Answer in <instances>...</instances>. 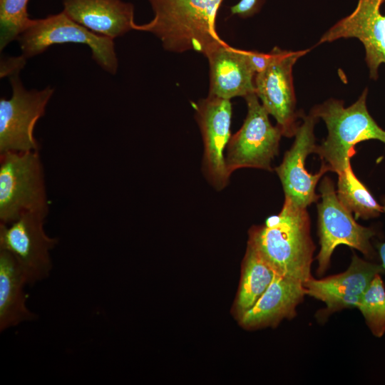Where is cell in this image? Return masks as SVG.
I'll list each match as a JSON object with an SVG mask.
<instances>
[{
	"instance_id": "cell-1",
	"label": "cell",
	"mask_w": 385,
	"mask_h": 385,
	"mask_svg": "<svg viewBox=\"0 0 385 385\" xmlns=\"http://www.w3.org/2000/svg\"><path fill=\"white\" fill-rule=\"evenodd\" d=\"M248 244L279 274L304 283L312 276L315 245L310 235L307 208L284 197L281 211L249 231Z\"/></svg>"
},
{
	"instance_id": "cell-2",
	"label": "cell",
	"mask_w": 385,
	"mask_h": 385,
	"mask_svg": "<svg viewBox=\"0 0 385 385\" xmlns=\"http://www.w3.org/2000/svg\"><path fill=\"white\" fill-rule=\"evenodd\" d=\"M154 18L135 30L158 37L171 52L195 51L204 56L222 40L216 31V16L223 0H148Z\"/></svg>"
},
{
	"instance_id": "cell-3",
	"label": "cell",
	"mask_w": 385,
	"mask_h": 385,
	"mask_svg": "<svg viewBox=\"0 0 385 385\" xmlns=\"http://www.w3.org/2000/svg\"><path fill=\"white\" fill-rule=\"evenodd\" d=\"M367 92L365 88L349 107H344L341 100L331 98L310 111L312 115L324 121L328 130L326 139L317 145L315 153L329 171L338 174L344 170L356 153L355 145L360 142L375 139L385 144V130L367 110Z\"/></svg>"
},
{
	"instance_id": "cell-4",
	"label": "cell",
	"mask_w": 385,
	"mask_h": 385,
	"mask_svg": "<svg viewBox=\"0 0 385 385\" xmlns=\"http://www.w3.org/2000/svg\"><path fill=\"white\" fill-rule=\"evenodd\" d=\"M49 212L43 165L38 151L0 153V221L10 224L24 214Z\"/></svg>"
},
{
	"instance_id": "cell-5",
	"label": "cell",
	"mask_w": 385,
	"mask_h": 385,
	"mask_svg": "<svg viewBox=\"0 0 385 385\" xmlns=\"http://www.w3.org/2000/svg\"><path fill=\"white\" fill-rule=\"evenodd\" d=\"M17 40L26 58L39 55L53 44H86L91 50L93 59L105 71L115 74L118 70L113 39L92 32L63 11L43 19H31Z\"/></svg>"
},
{
	"instance_id": "cell-6",
	"label": "cell",
	"mask_w": 385,
	"mask_h": 385,
	"mask_svg": "<svg viewBox=\"0 0 385 385\" xmlns=\"http://www.w3.org/2000/svg\"><path fill=\"white\" fill-rule=\"evenodd\" d=\"M319 192L322 201L317 205V210L320 250L317 257V273L322 275L327 271L334 250L341 245L373 257L374 250L370 240L376 235L375 230L356 222L352 213L339 201L331 178L326 176L322 179Z\"/></svg>"
},
{
	"instance_id": "cell-7",
	"label": "cell",
	"mask_w": 385,
	"mask_h": 385,
	"mask_svg": "<svg viewBox=\"0 0 385 385\" xmlns=\"http://www.w3.org/2000/svg\"><path fill=\"white\" fill-rule=\"evenodd\" d=\"M245 99L247 113L240 130L228 142L225 164L228 173L243 168L272 170V161L278 154L283 135L278 125H272L269 114L255 93Z\"/></svg>"
},
{
	"instance_id": "cell-8",
	"label": "cell",
	"mask_w": 385,
	"mask_h": 385,
	"mask_svg": "<svg viewBox=\"0 0 385 385\" xmlns=\"http://www.w3.org/2000/svg\"><path fill=\"white\" fill-rule=\"evenodd\" d=\"M9 79L11 97L0 99V153L38 151L34 126L44 115L54 88L48 86L43 90H27L19 73L10 76Z\"/></svg>"
},
{
	"instance_id": "cell-9",
	"label": "cell",
	"mask_w": 385,
	"mask_h": 385,
	"mask_svg": "<svg viewBox=\"0 0 385 385\" xmlns=\"http://www.w3.org/2000/svg\"><path fill=\"white\" fill-rule=\"evenodd\" d=\"M46 217L28 212L10 224L0 223V250L16 259L29 285L47 278L52 270L51 252L58 239L46 232Z\"/></svg>"
},
{
	"instance_id": "cell-10",
	"label": "cell",
	"mask_w": 385,
	"mask_h": 385,
	"mask_svg": "<svg viewBox=\"0 0 385 385\" xmlns=\"http://www.w3.org/2000/svg\"><path fill=\"white\" fill-rule=\"evenodd\" d=\"M309 49L292 51L274 47L267 67L255 76V93L269 115H272L282 135H294L298 127L292 68Z\"/></svg>"
},
{
	"instance_id": "cell-11",
	"label": "cell",
	"mask_w": 385,
	"mask_h": 385,
	"mask_svg": "<svg viewBox=\"0 0 385 385\" xmlns=\"http://www.w3.org/2000/svg\"><path fill=\"white\" fill-rule=\"evenodd\" d=\"M204 145L202 167L208 181L217 190L229 181L224 150L231 138L230 100L209 95L192 103Z\"/></svg>"
},
{
	"instance_id": "cell-12",
	"label": "cell",
	"mask_w": 385,
	"mask_h": 385,
	"mask_svg": "<svg viewBox=\"0 0 385 385\" xmlns=\"http://www.w3.org/2000/svg\"><path fill=\"white\" fill-rule=\"evenodd\" d=\"M302 123L294 134V143L275 170L282 183L284 197L298 207L307 208L320 197L315 189L319 179L329 169L322 164L319 170L313 174L305 168L307 156L315 153L317 147L314 129L317 118L311 113L302 115Z\"/></svg>"
},
{
	"instance_id": "cell-13",
	"label": "cell",
	"mask_w": 385,
	"mask_h": 385,
	"mask_svg": "<svg viewBox=\"0 0 385 385\" xmlns=\"http://www.w3.org/2000/svg\"><path fill=\"white\" fill-rule=\"evenodd\" d=\"M384 272L382 265L365 261L354 254L346 271L321 279L312 277L304 285L306 294L326 304V309L318 314L324 319L335 312L357 308L373 279Z\"/></svg>"
},
{
	"instance_id": "cell-14",
	"label": "cell",
	"mask_w": 385,
	"mask_h": 385,
	"mask_svg": "<svg viewBox=\"0 0 385 385\" xmlns=\"http://www.w3.org/2000/svg\"><path fill=\"white\" fill-rule=\"evenodd\" d=\"M385 0H359L355 9L327 31L318 43L339 38H356L364 45L370 78L377 79L381 64H385Z\"/></svg>"
},
{
	"instance_id": "cell-15",
	"label": "cell",
	"mask_w": 385,
	"mask_h": 385,
	"mask_svg": "<svg viewBox=\"0 0 385 385\" xmlns=\"http://www.w3.org/2000/svg\"><path fill=\"white\" fill-rule=\"evenodd\" d=\"M305 295L302 282L275 273L255 304L238 317L239 323L247 329L276 326L297 315V307Z\"/></svg>"
},
{
	"instance_id": "cell-16",
	"label": "cell",
	"mask_w": 385,
	"mask_h": 385,
	"mask_svg": "<svg viewBox=\"0 0 385 385\" xmlns=\"http://www.w3.org/2000/svg\"><path fill=\"white\" fill-rule=\"evenodd\" d=\"M205 56L210 68L209 95L230 100L255 93V73L245 50L232 48L222 41Z\"/></svg>"
},
{
	"instance_id": "cell-17",
	"label": "cell",
	"mask_w": 385,
	"mask_h": 385,
	"mask_svg": "<svg viewBox=\"0 0 385 385\" xmlns=\"http://www.w3.org/2000/svg\"><path fill=\"white\" fill-rule=\"evenodd\" d=\"M63 11L92 32L114 39L135 30L134 6L121 0H63Z\"/></svg>"
},
{
	"instance_id": "cell-18",
	"label": "cell",
	"mask_w": 385,
	"mask_h": 385,
	"mask_svg": "<svg viewBox=\"0 0 385 385\" xmlns=\"http://www.w3.org/2000/svg\"><path fill=\"white\" fill-rule=\"evenodd\" d=\"M27 284L16 259L0 250V331L37 318L26 305L24 287Z\"/></svg>"
},
{
	"instance_id": "cell-19",
	"label": "cell",
	"mask_w": 385,
	"mask_h": 385,
	"mask_svg": "<svg viewBox=\"0 0 385 385\" xmlns=\"http://www.w3.org/2000/svg\"><path fill=\"white\" fill-rule=\"evenodd\" d=\"M274 274L273 269L260 253L248 244L235 302L237 317L255 304L272 282Z\"/></svg>"
},
{
	"instance_id": "cell-20",
	"label": "cell",
	"mask_w": 385,
	"mask_h": 385,
	"mask_svg": "<svg viewBox=\"0 0 385 385\" xmlns=\"http://www.w3.org/2000/svg\"><path fill=\"white\" fill-rule=\"evenodd\" d=\"M337 197L341 203L355 218L370 219L384 212L381 205L366 187L355 175L351 163L337 174Z\"/></svg>"
},
{
	"instance_id": "cell-21",
	"label": "cell",
	"mask_w": 385,
	"mask_h": 385,
	"mask_svg": "<svg viewBox=\"0 0 385 385\" xmlns=\"http://www.w3.org/2000/svg\"><path fill=\"white\" fill-rule=\"evenodd\" d=\"M357 309L376 337L385 333V288L381 274H377L364 292Z\"/></svg>"
},
{
	"instance_id": "cell-22",
	"label": "cell",
	"mask_w": 385,
	"mask_h": 385,
	"mask_svg": "<svg viewBox=\"0 0 385 385\" xmlns=\"http://www.w3.org/2000/svg\"><path fill=\"white\" fill-rule=\"evenodd\" d=\"M29 0H0V49L2 51L28 27Z\"/></svg>"
},
{
	"instance_id": "cell-23",
	"label": "cell",
	"mask_w": 385,
	"mask_h": 385,
	"mask_svg": "<svg viewBox=\"0 0 385 385\" xmlns=\"http://www.w3.org/2000/svg\"><path fill=\"white\" fill-rule=\"evenodd\" d=\"M245 55L255 74L265 70L272 58L271 52L265 53L257 51H245Z\"/></svg>"
},
{
	"instance_id": "cell-24",
	"label": "cell",
	"mask_w": 385,
	"mask_h": 385,
	"mask_svg": "<svg viewBox=\"0 0 385 385\" xmlns=\"http://www.w3.org/2000/svg\"><path fill=\"white\" fill-rule=\"evenodd\" d=\"M262 0H240L230 8L232 15L246 18L255 14L260 8Z\"/></svg>"
},
{
	"instance_id": "cell-25",
	"label": "cell",
	"mask_w": 385,
	"mask_h": 385,
	"mask_svg": "<svg viewBox=\"0 0 385 385\" xmlns=\"http://www.w3.org/2000/svg\"><path fill=\"white\" fill-rule=\"evenodd\" d=\"M26 58L23 55L18 57L3 58L1 61V78L19 73L26 64Z\"/></svg>"
},
{
	"instance_id": "cell-26",
	"label": "cell",
	"mask_w": 385,
	"mask_h": 385,
	"mask_svg": "<svg viewBox=\"0 0 385 385\" xmlns=\"http://www.w3.org/2000/svg\"><path fill=\"white\" fill-rule=\"evenodd\" d=\"M383 207L385 212V198L383 199ZM379 252L382 261V266L385 270V242L381 243L378 245Z\"/></svg>"
},
{
	"instance_id": "cell-27",
	"label": "cell",
	"mask_w": 385,
	"mask_h": 385,
	"mask_svg": "<svg viewBox=\"0 0 385 385\" xmlns=\"http://www.w3.org/2000/svg\"><path fill=\"white\" fill-rule=\"evenodd\" d=\"M384 3H385V1H384Z\"/></svg>"
}]
</instances>
